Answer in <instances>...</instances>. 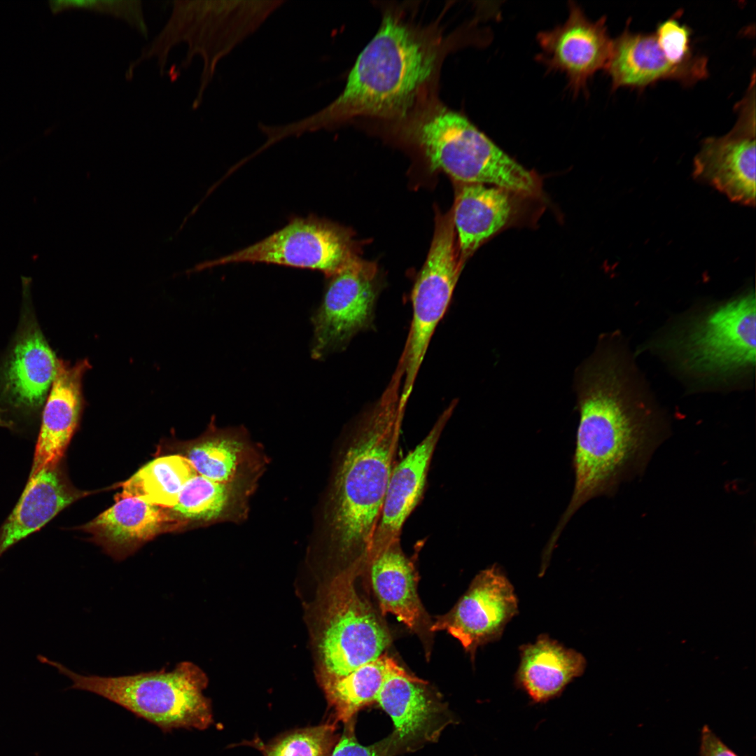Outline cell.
<instances>
[{
  "instance_id": "6da1fadb",
  "label": "cell",
  "mask_w": 756,
  "mask_h": 756,
  "mask_svg": "<svg viewBox=\"0 0 756 756\" xmlns=\"http://www.w3.org/2000/svg\"><path fill=\"white\" fill-rule=\"evenodd\" d=\"M402 377L394 372L381 397L344 433L327 489L319 538L328 560L368 564L398 444L404 412Z\"/></svg>"
},
{
  "instance_id": "7a4b0ae2",
  "label": "cell",
  "mask_w": 756,
  "mask_h": 756,
  "mask_svg": "<svg viewBox=\"0 0 756 756\" xmlns=\"http://www.w3.org/2000/svg\"><path fill=\"white\" fill-rule=\"evenodd\" d=\"M575 388L580 420L573 456L575 485L545 549L548 555L574 513L610 489L638 451L646 428L644 402L616 353L596 352L578 370Z\"/></svg>"
},
{
  "instance_id": "3957f363",
  "label": "cell",
  "mask_w": 756,
  "mask_h": 756,
  "mask_svg": "<svg viewBox=\"0 0 756 756\" xmlns=\"http://www.w3.org/2000/svg\"><path fill=\"white\" fill-rule=\"evenodd\" d=\"M438 44L426 33L386 14L357 57L341 94L329 105L298 120L278 125L280 140L329 130L356 116L402 117L433 76Z\"/></svg>"
},
{
  "instance_id": "277c9868",
  "label": "cell",
  "mask_w": 756,
  "mask_h": 756,
  "mask_svg": "<svg viewBox=\"0 0 756 756\" xmlns=\"http://www.w3.org/2000/svg\"><path fill=\"white\" fill-rule=\"evenodd\" d=\"M282 0H184L172 2L170 15L161 30L142 48L125 71L130 80L142 63L155 60L163 74L169 55L184 43L186 53L178 69L196 57L202 61L200 83L192 107L197 109L219 62L255 33L281 6Z\"/></svg>"
},
{
  "instance_id": "5b68a950",
  "label": "cell",
  "mask_w": 756,
  "mask_h": 756,
  "mask_svg": "<svg viewBox=\"0 0 756 756\" xmlns=\"http://www.w3.org/2000/svg\"><path fill=\"white\" fill-rule=\"evenodd\" d=\"M366 564L338 570L319 589L309 613L319 685L342 678L384 653L391 643L386 626L358 592L356 580Z\"/></svg>"
},
{
  "instance_id": "8992f818",
  "label": "cell",
  "mask_w": 756,
  "mask_h": 756,
  "mask_svg": "<svg viewBox=\"0 0 756 756\" xmlns=\"http://www.w3.org/2000/svg\"><path fill=\"white\" fill-rule=\"evenodd\" d=\"M71 681V689L87 691L116 704L164 732L207 729L213 722L211 701L204 696L208 678L195 664L182 662L171 671L120 676L81 675L39 656Z\"/></svg>"
},
{
  "instance_id": "52a82bcc",
  "label": "cell",
  "mask_w": 756,
  "mask_h": 756,
  "mask_svg": "<svg viewBox=\"0 0 756 756\" xmlns=\"http://www.w3.org/2000/svg\"><path fill=\"white\" fill-rule=\"evenodd\" d=\"M410 134L432 170L442 169L460 183L501 187L525 197H538L542 192L536 173L458 112L435 107L413 123Z\"/></svg>"
},
{
  "instance_id": "ba28073f",
  "label": "cell",
  "mask_w": 756,
  "mask_h": 756,
  "mask_svg": "<svg viewBox=\"0 0 756 756\" xmlns=\"http://www.w3.org/2000/svg\"><path fill=\"white\" fill-rule=\"evenodd\" d=\"M31 286V277L21 276L18 324L0 350V426L19 433L38 429L58 363L38 320Z\"/></svg>"
},
{
  "instance_id": "9c48e42d",
  "label": "cell",
  "mask_w": 756,
  "mask_h": 756,
  "mask_svg": "<svg viewBox=\"0 0 756 756\" xmlns=\"http://www.w3.org/2000/svg\"><path fill=\"white\" fill-rule=\"evenodd\" d=\"M463 263L455 246L452 212L438 214L431 246L412 292L411 327L398 365L400 400L407 404L429 343L449 304Z\"/></svg>"
},
{
  "instance_id": "30bf717a",
  "label": "cell",
  "mask_w": 756,
  "mask_h": 756,
  "mask_svg": "<svg viewBox=\"0 0 756 756\" xmlns=\"http://www.w3.org/2000/svg\"><path fill=\"white\" fill-rule=\"evenodd\" d=\"M690 371L727 376L755 363V297L748 292L692 321L675 340Z\"/></svg>"
},
{
  "instance_id": "8fae6325",
  "label": "cell",
  "mask_w": 756,
  "mask_h": 756,
  "mask_svg": "<svg viewBox=\"0 0 756 756\" xmlns=\"http://www.w3.org/2000/svg\"><path fill=\"white\" fill-rule=\"evenodd\" d=\"M346 230L318 218H295L262 240L200 263L190 272L232 263L284 265L321 271L330 277L354 256Z\"/></svg>"
},
{
  "instance_id": "7c38bea8",
  "label": "cell",
  "mask_w": 756,
  "mask_h": 756,
  "mask_svg": "<svg viewBox=\"0 0 756 756\" xmlns=\"http://www.w3.org/2000/svg\"><path fill=\"white\" fill-rule=\"evenodd\" d=\"M321 305L312 321L311 353L315 359L341 351L358 332L373 325L378 295L374 263L354 255L331 276Z\"/></svg>"
},
{
  "instance_id": "4fadbf2b",
  "label": "cell",
  "mask_w": 756,
  "mask_h": 756,
  "mask_svg": "<svg viewBox=\"0 0 756 756\" xmlns=\"http://www.w3.org/2000/svg\"><path fill=\"white\" fill-rule=\"evenodd\" d=\"M755 98L754 81L738 106L734 128L720 137L705 139L694 158L693 176L732 202L755 204Z\"/></svg>"
},
{
  "instance_id": "5bb4252c",
  "label": "cell",
  "mask_w": 756,
  "mask_h": 756,
  "mask_svg": "<svg viewBox=\"0 0 756 756\" xmlns=\"http://www.w3.org/2000/svg\"><path fill=\"white\" fill-rule=\"evenodd\" d=\"M518 612L514 587L498 566L479 572L453 608L430 630L447 631L473 657L477 648L498 639Z\"/></svg>"
},
{
  "instance_id": "9a60e30c",
  "label": "cell",
  "mask_w": 756,
  "mask_h": 756,
  "mask_svg": "<svg viewBox=\"0 0 756 756\" xmlns=\"http://www.w3.org/2000/svg\"><path fill=\"white\" fill-rule=\"evenodd\" d=\"M376 702L390 716L399 754L438 740L455 718L428 684L399 664L385 678Z\"/></svg>"
},
{
  "instance_id": "2e32d148",
  "label": "cell",
  "mask_w": 756,
  "mask_h": 756,
  "mask_svg": "<svg viewBox=\"0 0 756 756\" xmlns=\"http://www.w3.org/2000/svg\"><path fill=\"white\" fill-rule=\"evenodd\" d=\"M537 38L542 50L538 59L549 70L564 74L575 94L586 90L593 75L606 68L612 44L606 18L591 21L573 2L566 22L538 33Z\"/></svg>"
},
{
  "instance_id": "e0dca14e",
  "label": "cell",
  "mask_w": 756,
  "mask_h": 756,
  "mask_svg": "<svg viewBox=\"0 0 756 756\" xmlns=\"http://www.w3.org/2000/svg\"><path fill=\"white\" fill-rule=\"evenodd\" d=\"M455 405L451 403L420 443L393 465L370 554L400 539L405 521L424 493L433 453Z\"/></svg>"
},
{
  "instance_id": "ac0fdd59",
  "label": "cell",
  "mask_w": 756,
  "mask_h": 756,
  "mask_svg": "<svg viewBox=\"0 0 756 756\" xmlns=\"http://www.w3.org/2000/svg\"><path fill=\"white\" fill-rule=\"evenodd\" d=\"M88 360L71 364L58 358L57 372L41 416L30 474L61 462L83 410V379Z\"/></svg>"
},
{
  "instance_id": "d6986e66",
  "label": "cell",
  "mask_w": 756,
  "mask_h": 756,
  "mask_svg": "<svg viewBox=\"0 0 756 756\" xmlns=\"http://www.w3.org/2000/svg\"><path fill=\"white\" fill-rule=\"evenodd\" d=\"M606 69L612 89L643 87L668 78L692 84L708 74L705 57L689 64L674 65L661 48L655 34L632 33L627 29L612 41Z\"/></svg>"
},
{
  "instance_id": "ffe728a7",
  "label": "cell",
  "mask_w": 756,
  "mask_h": 756,
  "mask_svg": "<svg viewBox=\"0 0 756 756\" xmlns=\"http://www.w3.org/2000/svg\"><path fill=\"white\" fill-rule=\"evenodd\" d=\"M186 457L198 474L221 483L258 484L268 464L263 449L245 429L218 428L213 422Z\"/></svg>"
},
{
  "instance_id": "44dd1931",
  "label": "cell",
  "mask_w": 756,
  "mask_h": 756,
  "mask_svg": "<svg viewBox=\"0 0 756 756\" xmlns=\"http://www.w3.org/2000/svg\"><path fill=\"white\" fill-rule=\"evenodd\" d=\"M520 196L523 195L501 187L461 183L452 218L463 264L484 242L510 224L517 212Z\"/></svg>"
},
{
  "instance_id": "7402d4cb",
  "label": "cell",
  "mask_w": 756,
  "mask_h": 756,
  "mask_svg": "<svg viewBox=\"0 0 756 756\" xmlns=\"http://www.w3.org/2000/svg\"><path fill=\"white\" fill-rule=\"evenodd\" d=\"M178 523L185 524L166 508L135 497H118L113 506L83 528L111 555L123 558Z\"/></svg>"
},
{
  "instance_id": "603a6c76",
  "label": "cell",
  "mask_w": 756,
  "mask_h": 756,
  "mask_svg": "<svg viewBox=\"0 0 756 756\" xmlns=\"http://www.w3.org/2000/svg\"><path fill=\"white\" fill-rule=\"evenodd\" d=\"M59 465L60 462L29 475L17 504L0 527V556L78 498Z\"/></svg>"
},
{
  "instance_id": "cb8c5ba5",
  "label": "cell",
  "mask_w": 756,
  "mask_h": 756,
  "mask_svg": "<svg viewBox=\"0 0 756 756\" xmlns=\"http://www.w3.org/2000/svg\"><path fill=\"white\" fill-rule=\"evenodd\" d=\"M365 570L382 615L392 614L414 630L420 623L422 606L417 594V573L401 549L400 539L371 552Z\"/></svg>"
},
{
  "instance_id": "d4e9b609",
  "label": "cell",
  "mask_w": 756,
  "mask_h": 756,
  "mask_svg": "<svg viewBox=\"0 0 756 756\" xmlns=\"http://www.w3.org/2000/svg\"><path fill=\"white\" fill-rule=\"evenodd\" d=\"M520 652L515 683L535 703H545L559 696L586 668L581 653L547 635H540L533 644L522 645Z\"/></svg>"
},
{
  "instance_id": "484cf974",
  "label": "cell",
  "mask_w": 756,
  "mask_h": 756,
  "mask_svg": "<svg viewBox=\"0 0 756 756\" xmlns=\"http://www.w3.org/2000/svg\"><path fill=\"white\" fill-rule=\"evenodd\" d=\"M258 484L221 483L200 474L182 488L173 514L188 522H240L248 516L249 501Z\"/></svg>"
},
{
  "instance_id": "4316f807",
  "label": "cell",
  "mask_w": 756,
  "mask_h": 756,
  "mask_svg": "<svg viewBox=\"0 0 756 756\" xmlns=\"http://www.w3.org/2000/svg\"><path fill=\"white\" fill-rule=\"evenodd\" d=\"M398 663L384 653L349 675L320 685L337 721L345 723L376 702L382 684Z\"/></svg>"
},
{
  "instance_id": "83f0119b",
  "label": "cell",
  "mask_w": 756,
  "mask_h": 756,
  "mask_svg": "<svg viewBox=\"0 0 756 756\" xmlns=\"http://www.w3.org/2000/svg\"><path fill=\"white\" fill-rule=\"evenodd\" d=\"M196 474L197 472L187 457L162 456L144 465L124 482L118 497H135L171 509L176 504L185 484Z\"/></svg>"
},
{
  "instance_id": "f1b7e54d",
  "label": "cell",
  "mask_w": 756,
  "mask_h": 756,
  "mask_svg": "<svg viewBox=\"0 0 756 756\" xmlns=\"http://www.w3.org/2000/svg\"><path fill=\"white\" fill-rule=\"evenodd\" d=\"M337 722L296 729L260 744L264 756H331L337 742ZM259 744V743H258Z\"/></svg>"
},
{
  "instance_id": "f546056e",
  "label": "cell",
  "mask_w": 756,
  "mask_h": 756,
  "mask_svg": "<svg viewBox=\"0 0 756 756\" xmlns=\"http://www.w3.org/2000/svg\"><path fill=\"white\" fill-rule=\"evenodd\" d=\"M48 4L54 14L80 10L108 15L124 22L143 37L148 36V27L139 0H52Z\"/></svg>"
},
{
  "instance_id": "4dcf8cb0",
  "label": "cell",
  "mask_w": 756,
  "mask_h": 756,
  "mask_svg": "<svg viewBox=\"0 0 756 756\" xmlns=\"http://www.w3.org/2000/svg\"><path fill=\"white\" fill-rule=\"evenodd\" d=\"M654 34L668 59L674 65L689 64L700 57L692 55L690 29L676 18L662 22Z\"/></svg>"
},
{
  "instance_id": "1f68e13d",
  "label": "cell",
  "mask_w": 756,
  "mask_h": 756,
  "mask_svg": "<svg viewBox=\"0 0 756 756\" xmlns=\"http://www.w3.org/2000/svg\"><path fill=\"white\" fill-rule=\"evenodd\" d=\"M355 718L344 723L342 736L337 741L331 756H396L399 755L393 733L370 746L361 745L356 737Z\"/></svg>"
},
{
  "instance_id": "d6a6232c",
  "label": "cell",
  "mask_w": 756,
  "mask_h": 756,
  "mask_svg": "<svg viewBox=\"0 0 756 756\" xmlns=\"http://www.w3.org/2000/svg\"><path fill=\"white\" fill-rule=\"evenodd\" d=\"M699 756H738L727 747L708 727L704 725L701 732Z\"/></svg>"
}]
</instances>
